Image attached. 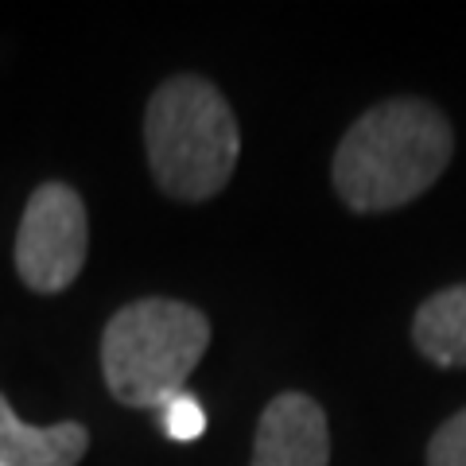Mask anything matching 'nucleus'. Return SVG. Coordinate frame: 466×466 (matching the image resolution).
Instances as JSON below:
<instances>
[{
  "label": "nucleus",
  "instance_id": "4",
  "mask_svg": "<svg viewBox=\"0 0 466 466\" xmlns=\"http://www.w3.org/2000/svg\"><path fill=\"white\" fill-rule=\"evenodd\" d=\"M86 253H90V222L82 195L66 183L35 187L16 233L20 280L39 296L66 291L78 280Z\"/></svg>",
  "mask_w": 466,
  "mask_h": 466
},
{
  "label": "nucleus",
  "instance_id": "5",
  "mask_svg": "<svg viewBox=\"0 0 466 466\" xmlns=\"http://www.w3.org/2000/svg\"><path fill=\"white\" fill-rule=\"evenodd\" d=\"M330 428L327 412L308 392H280L260 412L253 435V466H327Z\"/></svg>",
  "mask_w": 466,
  "mask_h": 466
},
{
  "label": "nucleus",
  "instance_id": "2",
  "mask_svg": "<svg viewBox=\"0 0 466 466\" xmlns=\"http://www.w3.org/2000/svg\"><path fill=\"white\" fill-rule=\"evenodd\" d=\"M144 152L156 187L175 202H207L233 179L241 128L214 82L175 75L148 97Z\"/></svg>",
  "mask_w": 466,
  "mask_h": 466
},
{
  "label": "nucleus",
  "instance_id": "3",
  "mask_svg": "<svg viewBox=\"0 0 466 466\" xmlns=\"http://www.w3.org/2000/svg\"><path fill=\"white\" fill-rule=\"evenodd\" d=\"M210 346V319L183 299H137L101 334V373L125 408H164L179 397Z\"/></svg>",
  "mask_w": 466,
  "mask_h": 466
},
{
  "label": "nucleus",
  "instance_id": "9",
  "mask_svg": "<svg viewBox=\"0 0 466 466\" xmlns=\"http://www.w3.org/2000/svg\"><path fill=\"white\" fill-rule=\"evenodd\" d=\"M428 466H466V408L431 435Z\"/></svg>",
  "mask_w": 466,
  "mask_h": 466
},
{
  "label": "nucleus",
  "instance_id": "8",
  "mask_svg": "<svg viewBox=\"0 0 466 466\" xmlns=\"http://www.w3.org/2000/svg\"><path fill=\"white\" fill-rule=\"evenodd\" d=\"M164 431L175 443H191L207 431V412H202V404L191 392H179V397H171L164 404Z\"/></svg>",
  "mask_w": 466,
  "mask_h": 466
},
{
  "label": "nucleus",
  "instance_id": "7",
  "mask_svg": "<svg viewBox=\"0 0 466 466\" xmlns=\"http://www.w3.org/2000/svg\"><path fill=\"white\" fill-rule=\"evenodd\" d=\"M412 342L435 366H466V284H451L420 303L412 319Z\"/></svg>",
  "mask_w": 466,
  "mask_h": 466
},
{
  "label": "nucleus",
  "instance_id": "6",
  "mask_svg": "<svg viewBox=\"0 0 466 466\" xmlns=\"http://www.w3.org/2000/svg\"><path fill=\"white\" fill-rule=\"evenodd\" d=\"M90 431L75 420L51 428H32L0 397V466H78Z\"/></svg>",
  "mask_w": 466,
  "mask_h": 466
},
{
  "label": "nucleus",
  "instance_id": "1",
  "mask_svg": "<svg viewBox=\"0 0 466 466\" xmlns=\"http://www.w3.org/2000/svg\"><path fill=\"white\" fill-rule=\"evenodd\" d=\"M455 152L443 109L424 97H392L358 116L334 148L330 179L354 214H385L435 187Z\"/></svg>",
  "mask_w": 466,
  "mask_h": 466
}]
</instances>
